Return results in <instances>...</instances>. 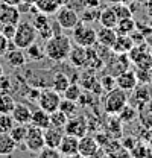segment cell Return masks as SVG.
I'll return each instance as SVG.
<instances>
[{
	"instance_id": "cell-27",
	"label": "cell",
	"mask_w": 152,
	"mask_h": 158,
	"mask_svg": "<svg viewBox=\"0 0 152 158\" xmlns=\"http://www.w3.org/2000/svg\"><path fill=\"white\" fill-rule=\"evenodd\" d=\"M35 8H37L40 12L46 14V15H50V14H57V11L59 9V3L53 2V0H37L35 3Z\"/></svg>"
},
{
	"instance_id": "cell-9",
	"label": "cell",
	"mask_w": 152,
	"mask_h": 158,
	"mask_svg": "<svg viewBox=\"0 0 152 158\" xmlns=\"http://www.w3.org/2000/svg\"><path fill=\"white\" fill-rule=\"evenodd\" d=\"M149 100H151V90H149L148 84H141V85H137L133 91H131V98L128 100V103L133 105L134 108L140 110V108H143Z\"/></svg>"
},
{
	"instance_id": "cell-20",
	"label": "cell",
	"mask_w": 152,
	"mask_h": 158,
	"mask_svg": "<svg viewBox=\"0 0 152 158\" xmlns=\"http://www.w3.org/2000/svg\"><path fill=\"white\" fill-rule=\"evenodd\" d=\"M19 148V144L14 141L9 132H0V157H9L14 154V151Z\"/></svg>"
},
{
	"instance_id": "cell-34",
	"label": "cell",
	"mask_w": 152,
	"mask_h": 158,
	"mask_svg": "<svg viewBox=\"0 0 152 158\" xmlns=\"http://www.w3.org/2000/svg\"><path fill=\"white\" fill-rule=\"evenodd\" d=\"M111 6H113L114 12H116V15H117V19L119 20L131 17V9H129V6H126V5H125V2L114 3V5H111Z\"/></svg>"
},
{
	"instance_id": "cell-38",
	"label": "cell",
	"mask_w": 152,
	"mask_h": 158,
	"mask_svg": "<svg viewBox=\"0 0 152 158\" xmlns=\"http://www.w3.org/2000/svg\"><path fill=\"white\" fill-rule=\"evenodd\" d=\"M99 84H100L102 90L110 91V90L116 88V76H114V75H111V73H107L103 78L99 81Z\"/></svg>"
},
{
	"instance_id": "cell-11",
	"label": "cell",
	"mask_w": 152,
	"mask_h": 158,
	"mask_svg": "<svg viewBox=\"0 0 152 158\" xmlns=\"http://www.w3.org/2000/svg\"><path fill=\"white\" fill-rule=\"evenodd\" d=\"M100 149V144L97 141V138L93 135H82L79 137V144H78V154L81 157H88V155H93L97 151Z\"/></svg>"
},
{
	"instance_id": "cell-32",
	"label": "cell",
	"mask_w": 152,
	"mask_h": 158,
	"mask_svg": "<svg viewBox=\"0 0 152 158\" xmlns=\"http://www.w3.org/2000/svg\"><path fill=\"white\" fill-rule=\"evenodd\" d=\"M119 122H122V123H128V122H133L134 118L138 116V110L137 108H134L133 105H126L119 114Z\"/></svg>"
},
{
	"instance_id": "cell-14",
	"label": "cell",
	"mask_w": 152,
	"mask_h": 158,
	"mask_svg": "<svg viewBox=\"0 0 152 158\" xmlns=\"http://www.w3.org/2000/svg\"><path fill=\"white\" fill-rule=\"evenodd\" d=\"M20 17L21 14L17 6L0 3V24H19Z\"/></svg>"
},
{
	"instance_id": "cell-42",
	"label": "cell",
	"mask_w": 152,
	"mask_h": 158,
	"mask_svg": "<svg viewBox=\"0 0 152 158\" xmlns=\"http://www.w3.org/2000/svg\"><path fill=\"white\" fill-rule=\"evenodd\" d=\"M9 88H11V79L3 75L0 78V91H9Z\"/></svg>"
},
{
	"instance_id": "cell-15",
	"label": "cell",
	"mask_w": 152,
	"mask_h": 158,
	"mask_svg": "<svg viewBox=\"0 0 152 158\" xmlns=\"http://www.w3.org/2000/svg\"><path fill=\"white\" fill-rule=\"evenodd\" d=\"M64 129L62 128H57V126H49L43 131V135H44V144L46 146H50V148H58L61 140L64 137Z\"/></svg>"
},
{
	"instance_id": "cell-33",
	"label": "cell",
	"mask_w": 152,
	"mask_h": 158,
	"mask_svg": "<svg viewBox=\"0 0 152 158\" xmlns=\"http://www.w3.org/2000/svg\"><path fill=\"white\" fill-rule=\"evenodd\" d=\"M67 120H69V117H67L59 108H58L57 111L50 113V126H57V128H62V129H64Z\"/></svg>"
},
{
	"instance_id": "cell-22",
	"label": "cell",
	"mask_w": 152,
	"mask_h": 158,
	"mask_svg": "<svg viewBox=\"0 0 152 158\" xmlns=\"http://www.w3.org/2000/svg\"><path fill=\"white\" fill-rule=\"evenodd\" d=\"M29 125H34V126H37V128L46 129V128L50 126V114L46 113V111L41 110V108L34 110V111H32V116H31Z\"/></svg>"
},
{
	"instance_id": "cell-13",
	"label": "cell",
	"mask_w": 152,
	"mask_h": 158,
	"mask_svg": "<svg viewBox=\"0 0 152 158\" xmlns=\"http://www.w3.org/2000/svg\"><path fill=\"white\" fill-rule=\"evenodd\" d=\"M129 56L128 53H116L108 62V73H111L114 76L120 75L122 72L129 69Z\"/></svg>"
},
{
	"instance_id": "cell-40",
	"label": "cell",
	"mask_w": 152,
	"mask_h": 158,
	"mask_svg": "<svg viewBox=\"0 0 152 158\" xmlns=\"http://www.w3.org/2000/svg\"><path fill=\"white\" fill-rule=\"evenodd\" d=\"M135 75H137L138 82H141V84H149L151 82V70H138L137 69Z\"/></svg>"
},
{
	"instance_id": "cell-47",
	"label": "cell",
	"mask_w": 152,
	"mask_h": 158,
	"mask_svg": "<svg viewBox=\"0 0 152 158\" xmlns=\"http://www.w3.org/2000/svg\"><path fill=\"white\" fill-rule=\"evenodd\" d=\"M146 108H148V110H149V111L152 113V99L149 100V102H148V103H146Z\"/></svg>"
},
{
	"instance_id": "cell-24",
	"label": "cell",
	"mask_w": 152,
	"mask_h": 158,
	"mask_svg": "<svg viewBox=\"0 0 152 158\" xmlns=\"http://www.w3.org/2000/svg\"><path fill=\"white\" fill-rule=\"evenodd\" d=\"M134 31H137V23H135V20L133 17L119 20V23L116 26L117 35H133Z\"/></svg>"
},
{
	"instance_id": "cell-7",
	"label": "cell",
	"mask_w": 152,
	"mask_h": 158,
	"mask_svg": "<svg viewBox=\"0 0 152 158\" xmlns=\"http://www.w3.org/2000/svg\"><path fill=\"white\" fill-rule=\"evenodd\" d=\"M41 128H37L34 125H27V134H26V140H24V146L27 151L31 152H40L46 144H44V135H43Z\"/></svg>"
},
{
	"instance_id": "cell-12",
	"label": "cell",
	"mask_w": 152,
	"mask_h": 158,
	"mask_svg": "<svg viewBox=\"0 0 152 158\" xmlns=\"http://www.w3.org/2000/svg\"><path fill=\"white\" fill-rule=\"evenodd\" d=\"M137 85H138L137 75H135V72L129 70V69L116 76V87H119V88H122L128 93H131Z\"/></svg>"
},
{
	"instance_id": "cell-50",
	"label": "cell",
	"mask_w": 152,
	"mask_h": 158,
	"mask_svg": "<svg viewBox=\"0 0 152 158\" xmlns=\"http://www.w3.org/2000/svg\"><path fill=\"white\" fill-rule=\"evenodd\" d=\"M53 2H57V3H59V5H62V3H64V0H53Z\"/></svg>"
},
{
	"instance_id": "cell-39",
	"label": "cell",
	"mask_w": 152,
	"mask_h": 158,
	"mask_svg": "<svg viewBox=\"0 0 152 158\" xmlns=\"http://www.w3.org/2000/svg\"><path fill=\"white\" fill-rule=\"evenodd\" d=\"M15 31H17V24H2V29H0V32L6 37L8 41H12Z\"/></svg>"
},
{
	"instance_id": "cell-26",
	"label": "cell",
	"mask_w": 152,
	"mask_h": 158,
	"mask_svg": "<svg viewBox=\"0 0 152 158\" xmlns=\"http://www.w3.org/2000/svg\"><path fill=\"white\" fill-rule=\"evenodd\" d=\"M70 82H72V81L69 79V76H67L65 73L57 72V73L53 75V79H52V88L62 94V93L65 91V88L70 85Z\"/></svg>"
},
{
	"instance_id": "cell-31",
	"label": "cell",
	"mask_w": 152,
	"mask_h": 158,
	"mask_svg": "<svg viewBox=\"0 0 152 158\" xmlns=\"http://www.w3.org/2000/svg\"><path fill=\"white\" fill-rule=\"evenodd\" d=\"M59 110L67 116V117H75L76 114H79L78 113V103L73 102V100H69V99H61V103H59Z\"/></svg>"
},
{
	"instance_id": "cell-48",
	"label": "cell",
	"mask_w": 152,
	"mask_h": 158,
	"mask_svg": "<svg viewBox=\"0 0 152 158\" xmlns=\"http://www.w3.org/2000/svg\"><path fill=\"white\" fill-rule=\"evenodd\" d=\"M3 75H5V69H3V65L0 64V78H2Z\"/></svg>"
},
{
	"instance_id": "cell-5",
	"label": "cell",
	"mask_w": 152,
	"mask_h": 158,
	"mask_svg": "<svg viewBox=\"0 0 152 158\" xmlns=\"http://www.w3.org/2000/svg\"><path fill=\"white\" fill-rule=\"evenodd\" d=\"M61 99L62 94L58 93L57 90H44V91H40V96H38V108L44 110L46 113H53L59 108V103H61Z\"/></svg>"
},
{
	"instance_id": "cell-49",
	"label": "cell",
	"mask_w": 152,
	"mask_h": 158,
	"mask_svg": "<svg viewBox=\"0 0 152 158\" xmlns=\"http://www.w3.org/2000/svg\"><path fill=\"white\" fill-rule=\"evenodd\" d=\"M23 2H26V3H29V5H34L37 0H23Z\"/></svg>"
},
{
	"instance_id": "cell-35",
	"label": "cell",
	"mask_w": 152,
	"mask_h": 158,
	"mask_svg": "<svg viewBox=\"0 0 152 158\" xmlns=\"http://www.w3.org/2000/svg\"><path fill=\"white\" fill-rule=\"evenodd\" d=\"M15 126V120L11 114H0V132H9Z\"/></svg>"
},
{
	"instance_id": "cell-3",
	"label": "cell",
	"mask_w": 152,
	"mask_h": 158,
	"mask_svg": "<svg viewBox=\"0 0 152 158\" xmlns=\"http://www.w3.org/2000/svg\"><path fill=\"white\" fill-rule=\"evenodd\" d=\"M38 32L37 29L32 26L31 21H20L17 24V31H15V35L12 38V43L15 47L19 49H27L31 44H34L37 41Z\"/></svg>"
},
{
	"instance_id": "cell-37",
	"label": "cell",
	"mask_w": 152,
	"mask_h": 158,
	"mask_svg": "<svg viewBox=\"0 0 152 158\" xmlns=\"http://www.w3.org/2000/svg\"><path fill=\"white\" fill-rule=\"evenodd\" d=\"M37 158H62L61 152L58 148H50V146H44L40 152Z\"/></svg>"
},
{
	"instance_id": "cell-21",
	"label": "cell",
	"mask_w": 152,
	"mask_h": 158,
	"mask_svg": "<svg viewBox=\"0 0 152 158\" xmlns=\"http://www.w3.org/2000/svg\"><path fill=\"white\" fill-rule=\"evenodd\" d=\"M99 23H100V26H103V27L116 29V26H117V23H119V19H117V15H116V12H114L113 6H107V8H103V9L100 11V14H99Z\"/></svg>"
},
{
	"instance_id": "cell-30",
	"label": "cell",
	"mask_w": 152,
	"mask_h": 158,
	"mask_svg": "<svg viewBox=\"0 0 152 158\" xmlns=\"http://www.w3.org/2000/svg\"><path fill=\"white\" fill-rule=\"evenodd\" d=\"M11 137L14 138V141L17 144H24L26 140V134H27V125H21V123H15V126L9 131Z\"/></svg>"
},
{
	"instance_id": "cell-19",
	"label": "cell",
	"mask_w": 152,
	"mask_h": 158,
	"mask_svg": "<svg viewBox=\"0 0 152 158\" xmlns=\"http://www.w3.org/2000/svg\"><path fill=\"white\" fill-rule=\"evenodd\" d=\"M5 58H6L8 64H9L11 67H15V69L23 67V65L26 64V61H27V58H26V52H24L23 49H19V47L8 50V52L5 53Z\"/></svg>"
},
{
	"instance_id": "cell-8",
	"label": "cell",
	"mask_w": 152,
	"mask_h": 158,
	"mask_svg": "<svg viewBox=\"0 0 152 158\" xmlns=\"http://www.w3.org/2000/svg\"><path fill=\"white\" fill-rule=\"evenodd\" d=\"M64 132L65 134H70V135H75V137H82L88 132V122L87 118L81 114H76L75 117H70L67 120L65 126H64Z\"/></svg>"
},
{
	"instance_id": "cell-52",
	"label": "cell",
	"mask_w": 152,
	"mask_h": 158,
	"mask_svg": "<svg viewBox=\"0 0 152 158\" xmlns=\"http://www.w3.org/2000/svg\"><path fill=\"white\" fill-rule=\"evenodd\" d=\"M151 82H152V69H151Z\"/></svg>"
},
{
	"instance_id": "cell-53",
	"label": "cell",
	"mask_w": 152,
	"mask_h": 158,
	"mask_svg": "<svg viewBox=\"0 0 152 158\" xmlns=\"http://www.w3.org/2000/svg\"><path fill=\"white\" fill-rule=\"evenodd\" d=\"M151 55H152V47H151Z\"/></svg>"
},
{
	"instance_id": "cell-4",
	"label": "cell",
	"mask_w": 152,
	"mask_h": 158,
	"mask_svg": "<svg viewBox=\"0 0 152 158\" xmlns=\"http://www.w3.org/2000/svg\"><path fill=\"white\" fill-rule=\"evenodd\" d=\"M73 31V41L78 46L91 49L97 43V32L93 26H88V23H84L82 20L76 24Z\"/></svg>"
},
{
	"instance_id": "cell-41",
	"label": "cell",
	"mask_w": 152,
	"mask_h": 158,
	"mask_svg": "<svg viewBox=\"0 0 152 158\" xmlns=\"http://www.w3.org/2000/svg\"><path fill=\"white\" fill-rule=\"evenodd\" d=\"M8 40H6V37L0 32V58L2 56H5V53L8 52Z\"/></svg>"
},
{
	"instance_id": "cell-10",
	"label": "cell",
	"mask_w": 152,
	"mask_h": 158,
	"mask_svg": "<svg viewBox=\"0 0 152 158\" xmlns=\"http://www.w3.org/2000/svg\"><path fill=\"white\" fill-rule=\"evenodd\" d=\"M69 62L76 67V69H81V67H85L88 64V59H90V49L87 47H82V46H78L72 47L70 53H69Z\"/></svg>"
},
{
	"instance_id": "cell-28",
	"label": "cell",
	"mask_w": 152,
	"mask_h": 158,
	"mask_svg": "<svg viewBox=\"0 0 152 158\" xmlns=\"http://www.w3.org/2000/svg\"><path fill=\"white\" fill-rule=\"evenodd\" d=\"M62 98L69 99V100H73L78 102L82 98V87L81 84H75V82H70V85L65 88V91L62 93Z\"/></svg>"
},
{
	"instance_id": "cell-45",
	"label": "cell",
	"mask_w": 152,
	"mask_h": 158,
	"mask_svg": "<svg viewBox=\"0 0 152 158\" xmlns=\"http://www.w3.org/2000/svg\"><path fill=\"white\" fill-rule=\"evenodd\" d=\"M82 158H102V152L100 151H97L96 154H93V155H88V157H82Z\"/></svg>"
},
{
	"instance_id": "cell-46",
	"label": "cell",
	"mask_w": 152,
	"mask_h": 158,
	"mask_svg": "<svg viewBox=\"0 0 152 158\" xmlns=\"http://www.w3.org/2000/svg\"><path fill=\"white\" fill-rule=\"evenodd\" d=\"M62 158H82L79 154H76V155H62Z\"/></svg>"
},
{
	"instance_id": "cell-23",
	"label": "cell",
	"mask_w": 152,
	"mask_h": 158,
	"mask_svg": "<svg viewBox=\"0 0 152 158\" xmlns=\"http://www.w3.org/2000/svg\"><path fill=\"white\" fill-rule=\"evenodd\" d=\"M133 46H134V41L131 38V35H117L111 50L114 53H128L133 49Z\"/></svg>"
},
{
	"instance_id": "cell-17",
	"label": "cell",
	"mask_w": 152,
	"mask_h": 158,
	"mask_svg": "<svg viewBox=\"0 0 152 158\" xmlns=\"http://www.w3.org/2000/svg\"><path fill=\"white\" fill-rule=\"evenodd\" d=\"M97 32V43L100 44V47H107V49H111L114 44V41L117 38V32L116 29H110V27H103L100 26Z\"/></svg>"
},
{
	"instance_id": "cell-36",
	"label": "cell",
	"mask_w": 152,
	"mask_h": 158,
	"mask_svg": "<svg viewBox=\"0 0 152 158\" xmlns=\"http://www.w3.org/2000/svg\"><path fill=\"white\" fill-rule=\"evenodd\" d=\"M99 14L100 11L97 8H85V11L82 12L81 20L84 23H93V21H99Z\"/></svg>"
},
{
	"instance_id": "cell-25",
	"label": "cell",
	"mask_w": 152,
	"mask_h": 158,
	"mask_svg": "<svg viewBox=\"0 0 152 158\" xmlns=\"http://www.w3.org/2000/svg\"><path fill=\"white\" fill-rule=\"evenodd\" d=\"M15 103V99L9 94V91H0V114H11Z\"/></svg>"
},
{
	"instance_id": "cell-43",
	"label": "cell",
	"mask_w": 152,
	"mask_h": 158,
	"mask_svg": "<svg viewBox=\"0 0 152 158\" xmlns=\"http://www.w3.org/2000/svg\"><path fill=\"white\" fill-rule=\"evenodd\" d=\"M99 5H100L99 0H84L85 8H99Z\"/></svg>"
},
{
	"instance_id": "cell-2",
	"label": "cell",
	"mask_w": 152,
	"mask_h": 158,
	"mask_svg": "<svg viewBox=\"0 0 152 158\" xmlns=\"http://www.w3.org/2000/svg\"><path fill=\"white\" fill-rule=\"evenodd\" d=\"M128 91L116 87L110 91H105L103 99H102V106H103V111L108 114V116H117L126 105H128Z\"/></svg>"
},
{
	"instance_id": "cell-6",
	"label": "cell",
	"mask_w": 152,
	"mask_h": 158,
	"mask_svg": "<svg viewBox=\"0 0 152 158\" xmlns=\"http://www.w3.org/2000/svg\"><path fill=\"white\" fill-rule=\"evenodd\" d=\"M57 21L59 23V26L65 31H72L76 24L81 21L76 9H73L69 5H61L59 9L57 11Z\"/></svg>"
},
{
	"instance_id": "cell-44",
	"label": "cell",
	"mask_w": 152,
	"mask_h": 158,
	"mask_svg": "<svg viewBox=\"0 0 152 158\" xmlns=\"http://www.w3.org/2000/svg\"><path fill=\"white\" fill-rule=\"evenodd\" d=\"M23 0H0V3H5V5H11V6H17L20 5Z\"/></svg>"
},
{
	"instance_id": "cell-51",
	"label": "cell",
	"mask_w": 152,
	"mask_h": 158,
	"mask_svg": "<svg viewBox=\"0 0 152 158\" xmlns=\"http://www.w3.org/2000/svg\"><path fill=\"white\" fill-rule=\"evenodd\" d=\"M148 5H149V6H152V0H148Z\"/></svg>"
},
{
	"instance_id": "cell-29",
	"label": "cell",
	"mask_w": 152,
	"mask_h": 158,
	"mask_svg": "<svg viewBox=\"0 0 152 158\" xmlns=\"http://www.w3.org/2000/svg\"><path fill=\"white\" fill-rule=\"evenodd\" d=\"M24 52H26V58H29L31 61H41V59L46 56L44 47L40 46L37 41H35L34 44H31L27 49H24Z\"/></svg>"
},
{
	"instance_id": "cell-18",
	"label": "cell",
	"mask_w": 152,
	"mask_h": 158,
	"mask_svg": "<svg viewBox=\"0 0 152 158\" xmlns=\"http://www.w3.org/2000/svg\"><path fill=\"white\" fill-rule=\"evenodd\" d=\"M12 118L15 120V123H21V125H29L31 122V116H32V110L24 105V103H15L12 113H11Z\"/></svg>"
},
{
	"instance_id": "cell-16",
	"label": "cell",
	"mask_w": 152,
	"mask_h": 158,
	"mask_svg": "<svg viewBox=\"0 0 152 158\" xmlns=\"http://www.w3.org/2000/svg\"><path fill=\"white\" fill-rule=\"evenodd\" d=\"M78 144H79L78 137L70 135V134H64L58 149H59L61 155H76L78 154Z\"/></svg>"
},
{
	"instance_id": "cell-1",
	"label": "cell",
	"mask_w": 152,
	"mask_h": 158,
	"mask_svg": "<svg viewBox=\"0 0 152 158\" xmlns=\"http://www.w3.org/2000/svg\"><path fill=\"white\" fill-rule=\"evenodd\" d=\"M72 40L64 34L55 35L49 38L44 44V53L50 61L55 62H62L69 58V53L72 50Z\"/></svg>"
}]
</instances>
